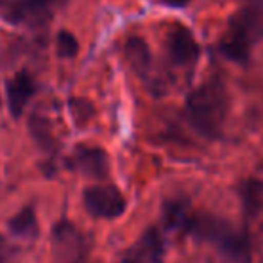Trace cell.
I'll return each instance as SVG.
<instances>
[{"label": "cell", "mask_w": 263, "mask_h": 263, "mask_svg": "<svg viewBox=\"0 0 263 263\" xmlns=\"http://www.w3.org/2000/svg\"><path fill=\"white\" fill-rule=\"evenodd\" d=\"M165 226L176 231L186 233L195 240L213 247L229 263H249L251 240L243 229L211 213H201L181 201L166 202L163 210Z\"/></svg>", "instance_id": "6da1fadb"}, {"label": "cell", "mask_w": 263, "mask_h": 263, "mask_svg": "<svg viewBox=\"0 0 263 263\" xmlns=\"http://www.w3.org/2000/svg\"><path fill=\"white\" fill-rule=\"evenodd\" d=\"M229 113V95L220 81L213 79L195 88L186 99L190 125L204 138H218Z\"/></svg>", "instance_id": "7a4b0ae2"}, {"label": "cell", "mask_w": 263, "mask_h": 263, "mask_svg": "<svg viewBox=\"0 0 263 263\" xmlns=\"http://www.w3.org/2000/svg\"><path fill=\"white\" fill-rule=\"evenodd\" d=\"M83 202L88 213L95 218H118L127 208L124 194L115 184H91L84 188Z\"/></svg>", "instance_id": "3957f363"}, {"label": "cell", "mask_w": 263, "mask_h": 263, "mask_svg": "<svg viewBox=\"0 0 263 263\" xmlns=\"http://www.w3.org/2000/svg\"><path fill=\"white\" fill-rule=\"evenodd\" d=\"M52 246L55 260L61 263H77L84 254V236L72 222L61 220L52 229Z\"/></svg>", "instance_id": "277c9868"}, {"label": "cell", "mask_w": 263, "mask_h": 263, "mask_svg": "<svg viewBox=\"0 0 263 263\" xmlns=\"http://www.w3.org/2000/svg\"><path fill=\"white\" fill-rule=\"evenodd\" d=\"M66 166L90 179H106L109 176V158L99 147L77 145L66 159Z\"/></svg>", "instance_id": "5b68a950"}, {"label": "cell", "mask_w": 263, "mask_h": 263, "mask_svg": "<svg viewBox=\"0 0 263 263\" xmlns=\"http://www.w3.org/2000/svg\"><path fill=\"white\" fill-rule=\"evenodd\" d=\"M165 236L159 228H149L124 253L120 263H163Z\"/></svg>", "instance_id": "8992f818"}, {"label": "cell", "mask_w": 263, "mask_h": 263, "mask_svg": "<svg viewBox=\"0 0 263 263\" xmlns=\"http://www.w3.org/2000/svg\"><path fill=\"white\" fill-rule=\"evenodd\" d=\"M166 50L177 66H192L197 63L199 58V45L192 31L184 25H176L168 32L166 38Z\"/></svg>", "instance_id": "52a82bcc"}, {"label": "cell", "mask_w": 263, "mask_h": 263, "mask_svg": "<svg viewBox=\"0 0 263 263\" xmlns=\"http://www.w3.org/2000/svg\"><path fill=\"white\" fill-rule=\"evenodd\" d=\"M36 91H38V84H36L34 77L27 70H20L11 79H7L6 97L7 106H9V113L14 118H20L24 109L31 102V99L36 95Z\"/></svg>", "instance_id": "ba28073f"}, {"label": "cell", "mask_w": 263, "mask_h": 263, "mask_svg": "<svg viewBox=\"0 0 263 263\" xmlns=\"http://www.w3.org/2000/svg\"><path fill=\"white\" fill-rule=\"evenodd\" d=\"M52 0H11L6 4V16L13 24H38L49 14Z\"/></svg>", "instance_id": "9c48e42d"}, {"label": "cell", "mask_w": 263, "mask_h": 263, "mask_svg": "<svg viewBox=\"0 0 263 263\" xmlns=\"http://www.w3.org/2000/svg\"><path fill=\"white\" fill-rule=\"evenodd\" d=\"M125 58H127L129 65L133 66L138 76L145 77L149 76L151 70V50L149 45L145 43V40H142L140 36H131L125 42Z\"/></svg>", "instance_id": "30bf717a"}, {"label": "cell", "mask_w": 263, "mask_h": 263, "mask_svg": "<svg viewBox=\"0 0 263 263\" xmlns=\"http://www.w3.org/2000/svg\"><path fill=\"white\" fill-rule=\"evenodd\" d=\"M7 228H9L11 235L18 236V238H36L40 233L38 229V218H36V213L31 206H25L18 211L14 217L9 218L7 222Z\"/></svg>", "instance_id": "8fae6325"}, {"label": "cell", "mask_w": 263, "mask_h": 263, "mask_svg": "<svg viewBox=\"0 0 263 263\" xmlns=\"http://www.w3.org/2000/svg\"><path fill=\"white\" fill-rule=\"evenodd\" d=\"M29 127H31L32 136H34V140L38 142V145L42 149H52L54 138H52V133H50L49 120H45L43 117H38V115H32L31 122H29Z\"/></svg>", "instance_id": "7c38bea8"}, {"label": "cell", "mask_w": 263, "mask_h": 263, "mask_svg": "<svg viewBox=\"0 0 263 263\" xmlns=\"http://www.w3.org/2000/svg\"><path fill=\"white\" fill-rule=\"evenodd\" d=\"M55 52H58L59 58H65V59L76 58L79 54V42H77V38L72 32L63 29L55 36Z\"/></svg>", "instance_id": "4fadbf2b"}, {"label": "cell", "mask_w": 263, "mask_h": 263, "mask_svg": "<svg viewBox=\"0 0 263 263\" xmlns=\"http://www.w3.org/2000/svg\"><path fill=\"white\" fill-rule=\"evenodd\" d=\"M243 201H246V208L249 211H258L256 208H261L263 204V184L258 181H249L243 184Z\"/></svg>", "instance_id": "5bb4252c"}, {"label": "cell", "mask_w": 263, "mask_h": 263, "mask_svg": "<svg viewBox=\"0 0 263 263\" xmlns=\"http://www.w3.org/2000/svg\"><path fill=\"white\" fill-rule=\"evenodd\" d=\"M166 4H170V6H184L186 4V0H165Z\"/></svg>", "instance_id": "9a60e30c"}]
</instances>
